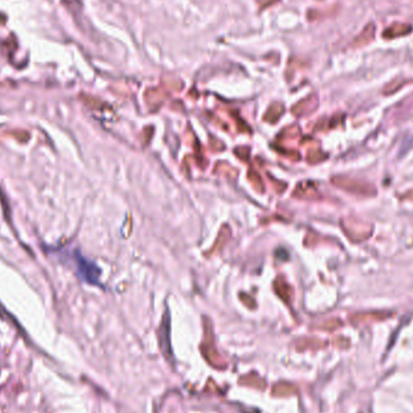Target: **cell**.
Returning a JSON list of instances; mask_svg holds the SVG:
<instances>
[{"instance_id": "cell-2", "label": "cell", "mask_w": 413, "mask_h": 413, "mask_svg": "<svg viewBox=\"0 0 413 413\" xmlns=\"http://www.w3.org/2000/svg\"><path fill=\"white\" fill-rule=\"evenodd\" d=\"M274 289L278 296H279L283 301L289 303V301H290V299H291V288L289 286L288 283L283 279V278H278V279L275 280Z\"/></svg>"}, {"instance_id": "cell-1", "label": "cell", "mask_w": 413, "mask_h": 413, "mask_svg": "<svg viewBox=\"0 0 413 413\" xmlns=\"http://www.w3.org/2000/svg\"><path fill=\"white\" fill-rule=\"evenodd\" d=\"M159 339H160V347L164 352L165 358H170L172 356V350H170V342H169V316L167 313L165 314L164 319H162V324L159 330Z\"/></svg>"}, {"instance_id": "cell-3", "label": "cell", "mask_w": 413, "mask_h": 413, "mask_svg": "<svg viewBox=\"0 0 413 413\" xmlns=\"http://www.w3.org/2000/svg\"><path fill=\"white\" fill-rule=\"evenodd\" d=\"M295 390L296 389L293 384L288 383V382H280V383L275 384L272 392L275 396H288L294 394Z\"/></svg>"}, {"instance_id": "cell-5", "label": "cell", "mask_w": 413, "mask_h": 413, "mask_svg": "<svg viewBox=\"0 0 413 413\" xmlns=\"http://www.w3.org/2000/svg\"><path fill=\"white\" fill-rule=\"evenodd\" d=\"M241 299L243 300V302L246 303V305L248 306L249 308H254L255 306H256V305H254V303H255V302H254V300H252L251 297H249L248 295H246V296H244V295L242 294V295H241Z\"/></svg>"}, {"instance_id": "cell-4", "label": "cell", "mask_w": 413, "mask_h": 413, "mask_svg": "<svg viewBox=\"0 0 413 413\" xmlns=\"http://www.w3.org/2000/svg\"><path fill=\"white\" fill-rule=\"evenodd\" d=\"M241 383L247 384V386L249 387H255L257 388V389H263V388H266V382L263 381L262 378L258 377L257 375L246 376V377L241 379Z\"/></svg>"}]
</instances>
